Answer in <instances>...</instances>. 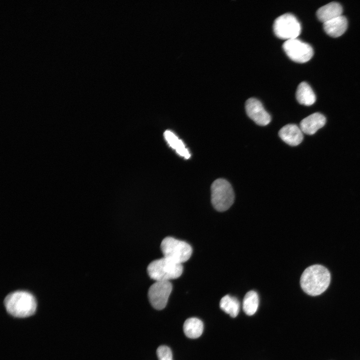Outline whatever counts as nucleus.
<instances>
[{
	"instance_id": "nucleus-19",
	"label": "nucleus",
	"mask_w": 360,
	"mask_h": 360,
	"mask_svg": "<svg viewBox=\"0 0 360 360\" xmlns=\"http://www.w3.org/2000/svg\"><path fill=\"white\" fill-rule=\"evenodd\" d=\"M158 360H172V354L170 348L166 346H160L156 350Z\"/></svg>"
},
{
	"instance_id": "nucleus-3",
	"label": "nucleus",
	"mask_w": 360,
	"mask_h": 360,
	"mask_svg": "<svg viewBox=\"0 0 360 360\" xmlns=\"http://www.w3.org/2000/svg\"><path fill=\"white\" fill-rule=\"evenodd\" d=\"M149 276L156 281H170L180 276L183 271L182 264L163 257L152 262L147 268Z\"/></svg>"
},
{
	"instance_id": "nucleus-11",
	"label": "nucleus",
	"mask_w": 360,
	"mask_h": 360,
	"mask_svg": "<svg viewBox=\"0 0 360 360\" xmlns=\"http://www.w3.org/2000/svg\"><path fill=\"white\" fill-rule=\"evenodd\" d=\"M278 134L284 142L292 146L300 144L303 140L302 132L294 124L284 126L279 130Z\"/></svg>"
},
{
	"instance_id": "nucleus-4",
	"label": "nucleus",
	"mask_w": 360,
	"mask_h": 360,
	"mask_svg": "<svg viewBox=\"0 0 360 360\" xmlns=\"http://www.w3.org/2000/svg\"><path fill=\"white\" fill-rule=\"evenodd\" d=\"M234 199V190L226 180L218 178L211 186V202L214 208L219 212L228 210Z\"/></svg>"
},
{
	"instance_id": "nucleus-15",
	"label": "nucleus",
	"mask_w": 360,
	"mask_h": 360,
	"mask_svg": "<svg viewBox=\"0 0 360 360\" xmlns=\"http://www.w3.org/2000/svg\"><path fill=\"white\" fill-rule=\"evenodd\" d=\"M183 330L185 335L190 338L200 337L204 330L202 322L196 318H188L184 322Z\"/></svg>"
},
{
	"instance_id": "nucleus-14",
	"label": "nucleus",
	"mask_w": 360,
	"mask_h": 360,
	"mask_svg": "<svg viewBox=\"0 0 360 360\" xmlns=\"http://www.w3.org/2000/svg\"><path fill=\"white\" fill-rule=\"evenodd\" d=\"M296 98L300 104L306 106L312 105L316 100V95L312 88L304 82L298 84L296 91Z\"/></svg>"
},
{
	"instance_id": "nucleus-1",
	"label": "nucleus",
	"mask_w": 360,
	"mask_h": 360,
	"mask_svg": "<svg viewBox=\"0 0 360 360\" xmlns=\"http://www.w3.org/2000/svg\"><path fill=\"white\" fill-rule=\"evenodd\" d=\"M330 280V274L327 268L320 264H314L304 271L300 278V284L306 294L317 296L328 288Z\"/></svg>"
},
{
	"instance_id": "nucleus-5",
	"label": "nucleus",
	"mask_w": 360,
	"mask_h": 360,
	"mask_svg": "<svg viewBox=\"0 0 360 360\" xmlns=\"http://www.w3.org/2000/svg\"><path fill=\"white\" fill-rule=\"evenodd\" d=\"M160 248L164 257L180 264L188 260L192 252L188 243L170 236L162 240Z\"/></svg>"
},
{
	"instance_id": "nucleus-12",
	"label": "nucleus",
	"mask_w": 360,
	"mask_h": 360,
	"mask_svg": "<svg viewBox=\"0 0 360 360\" xmlns=\"http://www.w3.org/2000/svg\"><path fill=\"white\" fill-rule=\"evenodd\" d=\"M347 27V19L342 15L326 22L323 24L324 30L326 34L333 38L342 36Z\"/></svg>"
},
{
	"instance_id": "nucleus-8",
	"label": "nucleus",
	"mask_w": 360,
	"mask_h": 360,
	"mask_svg": "<svg viewBox=\"0 0 360 360\" xmlns=\"http://www.w3.org/2000/svg\"><path fill=\"white\" fill-rule=\"evenodd\" d=\"M172 286L170 281H156L149 288L148 298L152 306L157 310L164 309L166 306Z\"/></svg>"
},
{
	"instance_id": "nucleus-9",
	"label": "nucleus",
	"mask_w": 360,
	"mask_h": 360,
	"mask_svg": "<svg viewBox=\"0 0 360 360\" xmlns=\"http://www.w3.org/2000/svg\"><path fill=\"white\" fill-rule=\"evenodd\" d=\"M245 108L248 117L258 125L264 126L270 122V116L258 99L252 98L247 100Z\"/></svg>"
},
{
	"instance_id": "nucleus-18",
	"label": "nucleus",
	"mask_w": 360,
	"mask_h": 360,
	"mask_svg": "<svg viewBox=\"0 0 360 360\" xmlns=\"http://www.w3.org/2000/svg\"><path fill=\"white\" fill-rule=\"evenodd\" d=\"M259 298L257 292L254 290L248 292L245 295L242 304L244 312L248 316L253 315L257 310Z\"/></svg>"
},
{
	"instance_id": "nucleus-7",
	"label": "nucleus",
	"mask_w": 360,
	"mask_h": 360,
	"mask_svg": "<svg viewBox=\"0 0 360 360\" xmlns=\"http://www.w3.org/2000/svg\"><path fill=\"white\" fill-rule=\"evenodd\" d=\"M282 48L290 60L298 63L307 62L314 54L313 49L309 44L297 38L286 40Z\"/></svg>"
},
{
	"instance_id": "nucleus-2",
	"label": "nucleus",
	"mask_w": 360,
	"mask_h": 360,
	"mask_svg": "<svg viewBox=\"0 0 360 360\" xmlns=\"http://www.w3.org/2000/svg\"><path fill=\"white\" fill-rule=\"evenodd\" d=\"M4 304L7 312L17 318H26L32 315L36 308V300L34 296L23 290L9 294L5 298Z\"/></svg>"
},
{
	"instance_id": "nucleus-17",
	"label": "nucleus",
	"mask_w": 360,
	"mask_h": 360,
	"mask_svg": "<svg viewBox=\"0 0 360 360\" xmlns=\"http://www.w3.org/2000/svg\"><path fill=\"white\" fill-rule=\"evenodd\" d=\"M220 308L232 318L236 317L240 311V304L238 300L230 295H226L220 300Z\"/></svg>"
},
{
	"instance_id": "nucleus-16",
	"label": "nucleus",
	"mask_w": 360,
	"mask_h": 360,
	"mask_svg": "<svg viewBox=\"0 0 360 360\" xmlns=\"http://www.w3.org/2000/svg\"><path fill=\"white\" fill-rule=\"evenodd\" d=\"M164 136L169 145L175 150L179 155L186 159L190 158L189 151L186 148L183 142L172 132L169 130H166L164 132Z\"/></svg>"
},
{
	"instance_id": "nucleus-13",
	"label": "nucleus",
	"mask_w": 360,
	"mask_h": 360,
	"mask_svg": "<svg viewBox=\"0 0 360 360\" xmlns=\"http://www.w3.org/2000/svg\"><path fill=\"white\" fill-rule=\"evenodd\" d=\"M342 8L336 2H331L320 8L316 12V16L323 23L342 16Z\"/></svg>"
},
{
	"instance_id": "nucleus-10",
	"label": "nucleus",
	"mask_w": 360,
	"mask_h": 360,
	"mask_svg": "<svg viewBox=\"0 0 360 360\" xmlns=\"http://www.w3.org/2000/svg\"><path fill=\"white\" fill-rule=\"evenodd\" d=\"M326 122L325 116L320 113L315 112L304 118L300 122V128L303 133L308 135L314 134Z\"/></svg>"
},
{
	"instance_id": "nucleus-6",
	"label": "nucleus",
	"mask_w": 360,
	"mask_h": 360,
	"mask_svg": "<svg viewBox=\"0 0 360 360\" xmlns=\"http://www.w3.org/2000/svg\"><path fill=\"white\" fill-rule=\"evenodd\" d=\"M273 30L277 37L287 40L297 38L300 34L301 26L294 15L286 13L275 20Z\"/></svg>"
}]
</instances>
